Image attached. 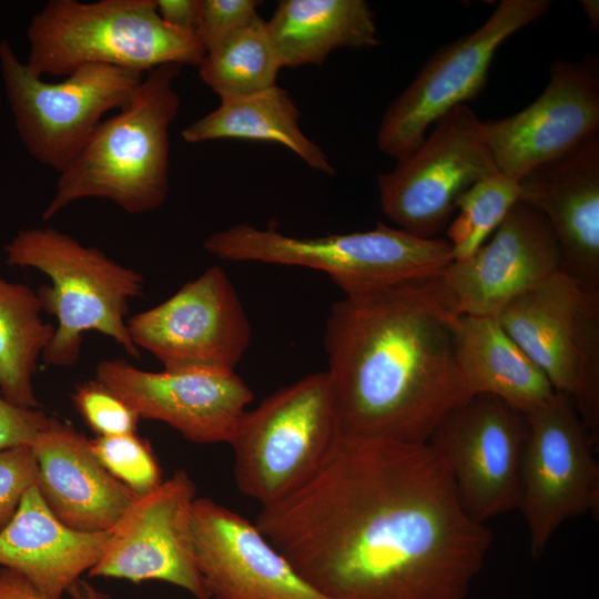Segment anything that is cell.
Segmentation results:
<instances>
[{"mask_svg":"<svg viewBox=\"0 0 599 599\" xmlns=\"http://www.w3.org/2000/svg\"><path fill=\"white\" fill-rule=\"evenodd\" d=\"M459 316L441 274L335 302L324 347L339 434L427 443L471 396L455 354Z\"/></svg>","mask_w":599,"mask_h":599,"instance_id":"obj_2","label":"cell"},{"mask_svg":"<svg viewBox=\"0 0 599 599\" xmlns=\"http://www.w3.org/2000/svg\"><path fill=\"white\" fill-rule=\"evenodd\" d=\"M71 399L83 422L97 436L136 433L140 417L94 378L77 385Z\"/></svg>","mask_w":599,"mask_h":599,"instance_id":"obj_30","label":"cell"},{"mask_svg":"<svg viewBox=\"0 0 599 599\" xmlns=\"http://www.w3.org/2000/svg\"><path fill=\"white\" fill-rule=\"evenodd\" d=\"M527 416L477 394L449 410L427 445L449 473L463 507L479 522L518 508Z\"/></svg>","mask_w":599,"mask_h":599,"instance_id":"obj_14","label":"cell"},{"mask_svg":"<svg viewBox=\"0 0 599 599\" xmlns=\"http://www.w3.org/2000/svg\"><path fill=\"white\" fill-rule=\"evenodd\" d=\"M455 354L471 396H495L527 415L556 394L544 372L507 334L496 316L460 314Z\"/></svg>","mask_w":599,"mask_h":599,"instance_id":"obj_23","label":"cell"},{"mask_svg":"<svg viewBox=\"0 0 599 599\" xmlns=\"http://www.w3.org/2000/svg\"><path fill=\"white\" fill-rule=\"evenodd\" d=\"M203 247L224 261L324 272L345 296L437 276L454 261L446 238H422L383 222L369 231L323 236H294L242 223L207 236Z\"/></svg>","mask_w":599,"mask_h":599,"instance_id":"obj_6","label":"cell"},{"mask_svg":"<svg viewBox=\"0 0 599 599\" xmlns=\"http://www.w3.org/2000/svg\"><path fill=\"white\" fill-rule=\"evenodd\" d=\"M49 419L41 409L17 406L0 395V450L31 446Z\"/></svg>","mask_w":599,"mask_h":599,"instance_id":"obj_33","label":"cell"},{"mask_svg":"<svg viewBox=\"0 0 599 599\" xmlns=\"http://www.w3.org/2000/svg\"><path fill=\"white\" fill-rule=\"evenodd\" d=\"M26 64L38 77H67L89 64L142 74L166 64L199 68L206 51L195 32L166 24L155 0H50L27 28Z\"/></svg>","mask_w":599,"mask_h":599,"instance_id":"obj_5","label":"cell"},{"mask_svg":"<svg viewBox=\"0 0 599 599\" xmlns=\"http://www.w3.org/2000/svg\"><path fill=\"white\" fill-rule=\"evenodd\" d=\"M68 593L73 599H111L108 593L102 592L81 578L70 587Z\"/></svg>","mask_w":599,"mask_h":599,"instance_id":"obj_36","label":"cell"},{"mask_svg":"<svg viewBox=\"0 0 599 599\" xmlns=\"http://www.w3.org/2000/svg\"><path fill=\"white\" fill-rule=\"evenodd\" d=\"M31 447L38 489L53 515L70 528L110 530L138 497L102 466L89 439L68 423L50 416Z\"/></svg>","mask_w":599,"mask_h":599,"instance_id":"obj_21","label":"cell"},{"mask_svg":"<svg viewBox=\"0 0 599 599\" xmlns=\"http://www.w3.org/2000/svg\"><path fill=\"white\" fill-rule=\"evenodd\" d=\"M41 312L35 291L0 274V395L24 408H39L33 377L54 334Z\"/></svg>","mask_w":599,"mask_h":599,"instance_id":"obj_26","label":"cell"},{"mask_svg":"<svg viewBox=\"0 0 599 599\" xmlns=\"http://www.w3.org/2000/svg\"><path fill=\"white\" fill-rule=\"evenodd\" d=\"M180 65L146 73L129 102L98 126L90 141L59 173L51 201L42 213L48 222L82 199H104L129 214L160 207L169 193L170 136L181 99L173 81Z\"/></svg>","mask_w":599,"mask_h":599,"instance_id":"obj_3","label":"cell"},{"mask_svg":"<svg viewBox=\"0 0 599 599\" xmlns=\"http://www.w3.org/2000/svg\"><path fill=\"white\" fill-rule=\"evenodd\" d=\"M519 201V181L501 172L487 175L456 201L457 217L447 229L454 261L469 257L497 230Z\"/></svg>","mask_w":599,"mask_h":599,"instance_id":"obj_28","label":"cell"},{"mask_svg":"<svg viewBox=\"0 0 599 599\" xmlns=\"http://www.w3.org/2000/svg\"><path fill=\"white\" fill-rule=\"evenodd\" d=\"M0 70L26 150L58 173L79 155L106 112L125 106L144 77L89 64L59 82H48L28 69L7 40L0 42Z\"/></svg>","mask_w":599,"mask_h":599,"instance_id":"obj_9","label":"cell"},{"mask_svg":"<svg viewBox=\"0 0 599 599\" xmlns=\"http://www.w3.org/2000/svg\"><path fill=\"white\" fill-rule=\"evenodd\" d=\"M496 172L483 121L467 104L457 105L390 172L378 174L380 207L396 227L435 238L447 226L457 199Z\"/></svg>","mask_w":599,"mask_h":599,"instance_id":"obj_11","label":"cell"},{"mask_svg":"<svg viewBox=\"0 0 599 599\" xmlns=\"http://www.w3.org/2000/svg\"><path fill=\"white\" fill-rule=\"evenodd\" d=\"M549 8V0H502L478 29L434 52L387 106L377 131L378 149L396 160L412 153L441 116L479 95L501 43Z\"/></svg>","mask_w":599,"mask_h":599,"instance_id":"obj_10","label":"cell"},{"mask_svg":"<svg viewBox=\"0 0 599 599\" xmlns=\"http://www.w3.org/2000/svg\"><path fill=\"white\" fill-rule=\"evenodd\" d=\"M255 524L329 599H468L493 544L426 443L342 435Z\"/></svg>","mask_w":599,"mask_h":599,"instance_id":"obj_1","label":"cell"},{"mask_svg":"<svg viewBox=\"0 0 599 599\" xmlns=\"http://www.w3.org/2000/svg\"><path fill=\"white\" fill-rule=\"evenodd\" d=\"M265 23L281 69L321 65L337 49L380 44L364 0H283Z\"/></svg>","mask_w":599,"mask_h":599,"instance_id":"obj_24","label":"cell"},{"mask_svg":"<svg viewBox=\"0 0 599 599\" xmlns=\"http://www.w3.org/2000/svg\"><path fill=\"white\" fill-rule=\"evenodd\" d=\"M110 530L81 531L60 521L32 486L0 530V568L27 579L49 599H61L99 561Z\"/></svg>","mask_w":599,"mask_h":599,"instance_id":"obj_22","label":"cell"},{"mask_svg":"<svg viewBox=\"0 0 599 599\" xmlns=\"http://www.w3.org/2000/svg\"><path fill=\"white\" fill-rule=\"evenodd\" d=\"M540 212L560 252V272L599 291V132L519 180V201Z\"/></svg>","mask_w":599,"mask_h":599,"instance_id":"obj_20","label":"cell"},{"mask_svg":"<svg viewBox=\"0 0 599 599\" xmlns=\"http://www.w3.org/2000/svg\"><path fill=\"white\" fill-rule=\"evenodd\" d=\"M38 464L31 446L0 450V530L14 516L23 495L38 484Z\"/></svg>","mask_w":599,"mask_h":599,"instance_id":"obj_31","label":"cell"},{"mask_svg":"<svg viewBox=\"0 0 599 599\" xmlns=\"http://www.w3.org/2000/svg\"><path fill=\"white\" fill-rule=\"evenodd\" d=\"M585 16L589 21L592 30H597L599 26V1L598 0H581L580 1Z\"/></svg>","mask_w":599,"mask_h":599,"instance_id":"obj_37","label":"cell"},{"mask_svg":"<svg viewBox=\"0 0 599 599\" xmlns=\"http://www.w3.org/2000/svg\"><path fill=\"white\" fill-rule=\"evenodd\" d=\"M281 65L257 16L251 23L206 51L201 80L220 98L250 94L275 85Z\"/></svg>","mask_w":599,"mask_h":599,"instance_id":"obj_27","label":"cell"},{"mask_svg":"<svg viewBox=\"0 0 599 599\" xmlns=\"http://www.w3.org/2000/svg\"><path fill=\"white\" fill-rule=\"evenodd\" d=\"M339 436L326 372L277 389L243 414L230 443L237 489L262 507L285 499L319 470Z\"/></svg>","mask_w":599,"mask_h":599,"instance_id":"obj_7","label":"cell"},{"mask_svg":"<svg viewBox=\"0 0 599 599\" xmlns=\"http://www.w3.org/2000/svg\"><path fill=\"white\" fill-rule=\"evenodd\" d=\"M89 443L102 466L135 495H146L163 483L151 445L136 433L97 436Z\"/></svg>","mask_w":599,"mask_h":599,"instance_id":"obj_29","label":"cell"},{"mask_svg":"<svg viewBox=\"0 0 599 599\" xmlns=\"http://www.w3.org/2000/svg\"><path fill=\"white\" fill-rule=\"evenodd\" d=\"M3 251L9 266L34 268L51 282L35 291L42 312L57 319L54 334L42 353L44 365L77 364L87 332H98L129 356L141 357L126 325L129 302L144 290L140 272L49 226L20 230Z\"/></svg>","mask_w":599,"mask_h":599,"instance_id":"obj_4","label":"cell"},{"mask_svg":"<svg viewBox=\"0 0 599 599\" xmlns=\"http://www.w3.org/2000/svg\"><path fill=\"white\" fill-rule=\"evenodd\" d=\"M483 132L498 170L517 181L599 132V64L558 60L542 93L521 111L483 121Z\"/></svg>","mask_w":599,"mask_h":599,"instance_id":"obj_17","label":"cell"},{"mask_svg":"<svg viewBox=\"0 0 599 599\" xmlns=\"http://www.w3.org/2000/svg\"><path fill=\"white\" fill-rule=\"evenodd\" d=\"M0 599H49L21 575L0 568Z\"/></svg>","mask_w":599,"mask_h":599,"instance_id":"obj_35","label":"cell"},{"mask_svg":"<svg viewBox=\"0 0 599 599\" xmlns=\"http://www.w3.org/2000/svg\"><path fill=\"white\" fill-rule=\"evenodd\" d=\"M528 436L520 470L518 508L535 558L568 519L599 512L595 443L572 400L557 393L526 415Z\"/></svg>","mask_w":599,"mask_h":599,"instance_id":"obj_12","label":"cell"},{"mask_svg":"<svg viewBox=\"0 0 599 599\" xmlns=\"http://www.w3.org/2000/svg\"><path fill=\"white\" fill-rule=\"evenodd\" d=\"M191 530L211 599H329L313 588L255 522L195 498Z\"/></svg>","mask_w":599,"mask_h":599,"instance_id":"obj_18","label":"cell"},{"mask_svg":"<svg viewBox=\"0 0 599 599\" xmlns=\"http://www.w3.org/2000/svg\"><path fill=\"white\" fill-rule=\"evenodd\" d=\"M195 498V484L184 469L138 496L111 529L103 555L88 575L135 583L159 580L195 599H211L194 554L191 510Z\"/></svg>","mask_w":599,"mask_h":599,"instance_id":"obj_15","label":"cell"},{"mask_svg":"<svg viewBox=\"0 0 599 599\" xmlns=\"http://www.w3.org/2000/svg\"><path fill=\"white\" fill-rule=\"evenodd\" d=\"M126 325L134 345L169 372L233 373L252 335L241 300L220 266L128 317Z\"/></svg>","mask_w":599,"mask_h":599,"instance_id":"obj_13","label":"cell"},{"mask_svg":"<svg viewBox=\"0 0 599 599\" xmlns=\"http://www.w3.org/2000/svg\"><path fill=\"white\" fill-rule=\"evenodd\" d=\"M160 18L169 26L189 32H195L202 0H155Z\"/></svg>","mask_w":599,"mask_h":599,"instance_id":"obj_34","label":"cell"},{"mask_svg":"<svg viewBox=\"0 0 599 599\" xmlns=\"http://www.w3.org/2000/svg\"><path fill=\"white\" fill-rule=\"evenodd\" d=\"M220 99L215 110L182 130L185 142L195 144L222 139L276 142L311 169L336 174L327 155L302 131L300 110L285 89L275 84L258 92Z\"/></svg>","mask_w":599,"mask_h":599,"instance_id":"obj_25","label":"cell"},{"mask_svg":"<svg viewBox=\"0 0 599 599\" xmlns=\"http://www.w3.org/2000/svg\"><path fill=\"white\" fill-rule=\"evenodd\" d=\"M262 3L258 0H202L195 33L205 51L251 23Z\"/></svg>","mask_w":599,"mask_h":599,"instance_id":"obj_32","label":"cell"},{"mask_svg":"<svg viewBox=\"0 0 599 599\" xmlns=\"http://www.w3.org/2000/svg\"><path fill=\"white\" fill-rule=\"evenodd\" d=\"M560 264L545 216L517 202L489 242L453 261L441 276L460 314L496 316L511 300L560 272Z\"/></svg>","mask_w":599,"mask_h":599,"instance_id":"obj_19","label":"cell"},{"mask_svg":"<svg viewBox=\"0 0 599 599\" xmlns=\"http://www.w3.org/2000/svg\"><path fill=\"white\" fill-rule=\"evenodd\" d=\"M599 443V291L557 272L496 315Z\"/></svg>","mask_w":599,"mask_h":599,"instance_id":"obj_8","label":"cell"},{"mask_svg":"<svg viewBox=\"0 0 599 599\" xmlns=\"http://www.w3.org/2000/svg\"><path fill=\"white\" fill-rule=\"evenodd\" d=\"M94 379L140 419L165 423L195 444L231 443L253 393L235 373L150 372L126 359H102Z\"/></svg>","mask_w":599,"mask_h":599,"instance_id":"obj_16","label":"cell"}]
</instances>
